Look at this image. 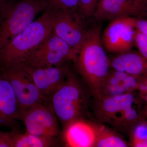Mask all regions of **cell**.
I'll list each match as a JSON object with an SVG mask.
<instances>
[{"mask_svg":"<svg viewBox=\"0 0 147 147\" xmlns=\"http://www.w3.org/2000/svg\"><path fill=\"white\" fill-rule=\"evenodd\" d=\"M47 8L51 9L77 10L79 0H47Z\"/></svg>","mask_w":147,"mask_h":147,"instance_id":"20","label":"cell"},{"mask_svg":"<svg viewBox=\"0 0 147 147\" xmlns=\"http://www.w3.org/2000/svg\"><path fill=\"white\" fill-rule=\"evenodd\" d=\"M109 61L110 67L116 71L135 76L147 74V60L139 52L118 53Z\"/></svg>","mask_w":147,"mask_h":147,"instance_id":"14","label":"cell"},{"mask_svg":"<svg viewBox=\"0 0 147 147\" xmlns=\"http://www.w3.org/2000/svg\"><path fill=\"white\" fill-rule=\"evenodd\" d=\"M2 76L10 84L21 115L38 103L49 101L42 95L32 79L20 64L2 66Z\"/></svg>","mask_w":147,"mask_h":147,"instance_id":"6","label":"cell"},{"mask_svg":"<svg viewBox=\"0 0 147 147\" xmlns=\"http://www.w3.org/2000/svg\"><path fill=\"white\" fill-rule=\"evenodd\" d=\"M7 2H8L7 0H0V11L3 5L6 3Z\"/></svg>","mask_w":147,"mask_h":147,"instance_id":"27","label":"cell"},{"mask_svg":"<svg viewBox=\"0 0 147 147\" xmlns=\"http://www.w3.org/2000/svg\"><path fill=\"white\" fill-rule=\"evenodd\" d=\"M76 55L67 43L52 31L20 64L34 67L56 66L64 64L67 61H74Z\"/></svg>","mask_w":147,"mask_h":147,"instance_id":"7","label":"cell"},{"mask_svg":"<svg viewBox=\"0 0 147 147\" xmlns=\"http://www.w3.org/2000/svg\"><path fill=\"white\" fill-rule=\"evenodd\" d=\"M145 94H146V95H145V98H146V100L147 102V93Z\"/></svg>","mask_w":147,"mask_h":147,"instance_id":"28","label":"cell"},{"mask_svg":"<svg viewBox=\"0 0 147 147\" xmlns=\"http://www.w3.org/2000/svg\"><path fill=\"white\" fill-rule=\"evenodd\" d=\"M101 0H79L77 11L88 19L93 17L98 5Z\"/></svg>","mask_w":147,"mask_h":147,"instance_id":"19","label":"cell"},{"mask_svg":"<svg viewBox=\"0 0 147 147\" xmlns=\"http://www.w3.org/2000/svg\"><path fill=\"white\" fill-rule=\"evenodd\" d=\"M94 124L79 119L63 128V137L66 146L70 147H94L96 139Z\"/></svg>","mask_w":147,"mask_h":147,"instance_id":"13","label":"cell"},{"mask_svg":"<svg viewBox=\"0 0 147 147\" xmlns=\"http://www.w3.org/2000/svg\"><path fill=\"white\" fill-rule=\"evenodd\" d=\"M47 0L7 2L0 11V51L47 8Z\"/></svg>","mask_w":147,"mask_h":147,"instance_id":"4","label":"cell"},{"mask_svg":"<svg viewBox=\"0 0 147 147\" xmlns=\"http://www.w3.org/2000/svg\"><path fill=\"white\" fill-rule=\"evenodd\" d=\"M138 79L141 82H143L147 86V74L137 76Z\"/></svg>","mask_w":147,"mask_h":147,"instance_id":"25","label":"cell"},{"mask_svg":"<svg viewBox=\"0 0 147 147\" xmlns=\"http://www.w3.org/2000/svg\"><path fill=\"white\" fill-rule=\"evenodd\" d=\"M53 10L52 31L67 43L77 54L89 28L86 21L87 19L77 10Z\"/></svg>","mask_w":147,"mask_h":147,"instance_id":"8","label":"cell"},{"mask_svg":"<svg viewBox=\"0 0 147 147\" xmlns=\"http://www.w3.org/2000/svg\"><path fill=\"white\" fill-rule=\"evenodd\" d=\"M101 31L100 23L89 27L74 61L77 71L96 99L101 97L110 67L101 41Z\"/></svg>","mask_w":147,"mask_h":147,"instance_id":"1","label":"cell"},{"mask_svg":"<svg viewBox=\"0 0 147 147\" xmlns=\"http://www.w3.org/2000/svg\"><path fill=\"white\" fill-rule=\"evenodd\" d=\"M88 100L86 91L71 70L65 81L51 96L49 101L63 128L71 122L83 119Z\"/></svg>","mask_w":147,"mask_h":147,"instance_id":"3","label":"cell"},{"mask_svg":"<svg viewBox=\"0 0 147 147\" xmlns=\"http://www.w3.org/2000/svg\"><path fill=\"white\" fill-rule=\"evenodd\" d=\"M135 30L124 18L110 21L101 36L104 49L117 54L131 50L134 45Z\"/></svg>","mask_w":147,"mask_h":147,"instance_id":"12","label":"cell"},{"mask_svg":"<svg viewBox=\"0 0 147 147\" xmlns=\"http://www.w3.org/2000/svg\"><path fill=\"white\" fill-rule=\"evenodd\" d=\"M54 11L48 9L0 51V65L21 63L53 31Z\"/></svg>","mask_w":147,"mask_h":147,"instance_id":"2","label":"cell"},{"mask_svg":"<svg viewBox=\"0 0 147 147\" xmlns=\"http://www.w3.org/2000/svg\"><path fill=\"white\" fill-rule=\"evenodd\" d=\"M0 147H13L11 132L0 131Z\"/></svg>","mask_w":147,"mask_h":147,"instance_id":"24","label":"cell"},{"mask_svg":"<svg viewBox=\"0 0 147 147\" xmlns=\"http://www.w3.org/2000/svg\"><path fill=\"white\" fill-rule=\"evenodd\" d=\"M21 112L8 81L0 77V126L9 125L20 120Z\"/></svg>","mask_w":147,"mask_h":147,"instance_id":"15","label":"cell"},{"mask_svg":"<svg viewBox=\"0 0 147 147\" xmlns=\"http://www.w3.org/2000/svg\"><path fill=\"white\" fill-rule=\"evenodd\" d=\"M57 118L49 101L38 103L22 113L20 120L31 134L55 137L59 133Z\"/></svg>","mask_w":147,"mask_h":147,"instance_id":"9","label":"cell"},{"mask_svg":"<svg viewBox=\"0 0 147 147\" xmlns=\"http://www.w3.org/2000/svg\"><path fill=\"white\" fill-rule=\"evenodd\" d=\"M124 18L127 24L139 31L147 39V20L133 17H124Z\"/></svg>","mask_w":147,"mask_h":147,"instance_id":"21","label":"cell"},{"mask_svg":"<svg viewBox=\"0 0 147 147\" xmlns=\"http://www.w3.org/2000/svg\"><path fill=\"white\" fill-rule=\"evenodd\" d=\"M137 76L116 71H109L102 88L101 96L123 94L138 88Z\"/></svg>","mask_w":147,"mask_h":147,"instance_id":"16","label":"cell"},{"mask_svg":"<svg viewBox=\"0 0 147 147\" xmlns=\"http://www.w3.org/2000/svg\"><path fill=\"white\" fill-rule=\"evenodd\" d=\"M134 147H147V139L144 141L138 142L134 145Z\"/></svg>","mask_w":147,"mask_h":147,"instance_id":"26","label":"cell"},{"mask_svg":"<svg viewBox=\"0 0 147 147\" xmlns=\"http://www.w3.org/2000/svg\"><path fill=\"white\" fill-rule=\"evenodd\" d=\"M147 14V0H101L94 14L97 22L127 17L142 18Z\"/></svg>","mask_w":147,"mask_h":147,"instance_id":"10","label":"cell"},{"mask_svg":"<svg viewBox=\"0 0 147 147\" xmlns=\"http://www.w3.org/2000/svg\"><path fill=\"white\" fill-rule=\"evenodd\" d=\"M20 64L30 74L42 95L48 100L65 81L71 70L65 64L50 67H34Z\"/></svg>","mask_w":147,"mask_h":147,"instance_id":"11","label":"cell"},{"mask_svg":"<svg viewBox=\"0 0 147 147\" xmlns=\"http://www.w3.org/2000/svg\"><path fill=\"white\" fill-rule=\"evenodd\" d=\"M134 45L138 49V52L147 60V39L136 30L134 35Z\"/></svg>","mask_w":147,"mask_h":147,"instance_id":"22","label":"cell"},{"mask_svg":"<svg viewBox=\"0 0 147 147\" xmlns=\"http://www.w3.org/2000/svg\"><path fill=\"white\" fill-rule=\"evenodd\" d=\"M147 139V125L144 123L138 125L134 128L132 136V143L133 146L138 142Z\"/></svg>","mask_w":147,"mask_h":147,"instance_id":"23","label":"cell"},{"mask_svg":"<svg viewBox=\"0 0 147 147\" xmlns=\"http://www.w3.org/2000/svg\"><path fill=\"white\" fill-rule=\"evenodd\" d=\"M95 125L96 135L94 147H127L128 145L120 136L105 125Z\"/></svg>","mask_w":147,"mask_h":147,"instance_id":"18","label":"cell"},{"mask_svg":"<svg viewBox=\"0 0 147 147\" xmlns=\"http://www.w3.org/2000/svg\"><path fill=\"white\" fill-rule=\"evenodd\" d=\"M96 100L94 111L97 119L117 130L125 131L138 118L134 108L135 98L131 92L102 96Z\"/></svg>","mask_w":147,"mask_h":147,"instance_id":"5","label":"cell"},{"mask_svg":"<svg viewBox=\"0 0 147 147\" xmlns=\"http://www.w3.org/2000/svg\"><path fill=\"white\" fill-rule=\"evenodd\" d=\"M13 147H50L57 146L55 137L40 136L26 131L21 133L10 131Z\"/></svg>","mask_w":147,"mask_h":147,"instance_id":"17","label":"cell"}]
</instances>
